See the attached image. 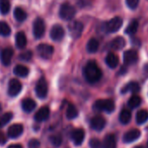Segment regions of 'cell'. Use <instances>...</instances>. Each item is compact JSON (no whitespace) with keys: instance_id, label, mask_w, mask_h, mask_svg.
Segmentation results:
<instances>
[{"instance_id":"cell-43","label":"cell","mask_w":148,"mask_h":148,"mask_svg":"<svg viewBox=\"0 0 148 148\" xmlns=\"http://www.w3.org/2000/svg\"><path fill=\"white\" fill-rule=\"evenodd\" d=\"M134 148H144L143 146H141V145H138V146H135Z\"/></svg>"},{"instance_id":"cell-44","label":"cell","mask_w":148,"mask_h":148,"mask_svg":"<svg viewBox=\"0 0 148 148\" xmlns=\"http://www.w3.org/2000/svg\"><path fill=\"white\" fill-rule=\"evenodd\" d=\"M2 110V106H1V104H0V111Z\"/></svg>"},{"instance_id":"cell-19","label":"cell","mask_w":148,"mask_h":148,"mask_svg":"<svg viewBox=\"0 0 148 148\" xmlns=\"http://www.w3.org/2000/svg\"><path fill=\"white\" fill-rule=\"evenodd\" d=\"M13 72L18 77L25 78L29 74V68L26 67L25 65H23V64H18L14 67Z\"/></svg>"},{"instance_id":"cell-13","label":"cell","mask_w":148,"mask_h":148,"mask_svg":"<svg viewBox=\"0 0 148 148\" xmlns=\"http://www.w3.org/2000/svg\"><path fill=\"white\" fill-rule=\"evenodd\" d=\"M24 132V126L21 124H14L11 125L7 131L8 137L11 138H18Z\"/></svg>"},{"instance_id":"cell-38","label":"cell","mask_w":148,"mask_h":148,"mask_svg":"<svg viewBox=\"0 0 148 148\" xmlns=\"http://www.w3.org/2000/svg\"><path fill=\"white\" fill-rule=\"evenodd\" d=\"M138 3H139V0H125L126 5L132 10L136 9L137 6L138 5Z\"/></svg>"},{"instance_id":"cell-3","label":"cell","mask_w":148,"mask_h":148,"mask_svg":"<svg viewBox=\"0 0 148 148\" xmlns=\"http://www.w3.org/2000/svg\"><path fill=\"white\" fill-rule=\"evenodd\" d=\"M93 107L97 111H104L110 113L114 111L115 104L111 99H99L94 103Z\"/></svg>"},{"instance_id":"cell-42","label":"cell","mask_w":148,"mask_h":148,"mask_svg":"<svg viewBox=\"0 0 148 148\" xmlns=\"http://www.w3.org/2000/svg\"><path fill=\"white\" fill-rule=\"evenodd\" d=\"M144 71H145V73H147V74H148V64H146L144 66Z\"/></svg>"},{"instance_id":"cell-17","label":"cell","mask_w":148,"mask_h":148,"mask_svg":"<svg viewBox=\"0 0 148 148\" xmlns=\"http://www.w3.org/2000/svg\"><path fill=\"white\" fill-rule=\"evenodd\" d=\"M50 116V109L47 106L41 107L35 114L34 119L37 122H43L46 120Z\"/></svg>"},{"instance_id":"cell-21","label":"cell","mask_w":148,"mask_h":148,"mask_svg":"<svg viewBox=\"0 0 148 148\" xmlns=\"http://www.w3.org/2000/svg\"><path fill=\"white\" fill-rule=\"evenodd\" d=\"M140 87L139 85L137 82H130L127 85H125L122 89H121V92L122 93H125V92H138L139 91Z\"/></svg>"},{"instance_id":"cell-28","label":"cell","mask_w":148,"mask_h":148,"mask_svg":"<svg viewBox=\"0 0 148 148\" xmlns=\"http://www.w3.org/2000/svg\"><path fill=\"white\" fill-rule=\"evenodd\" d=\"M132 119V114L130 112V111L124 109L121 111L120 114H119V121L120 123H122L123 125H126L130 122Z\"/></svg>"},{"instance_id":"cell-39","label":"cell","mask_w":148,"mask_h":148,"mask_svg":"<svg viewBox=\"0 0 148 148\" xmlns=\"http://www.w3.org/2000/svg\"><path fill=\"white\" fill-rule=\"evenodd\" d=\"M29 147L30 148H37L40 145V142L38 140V139H35V138H32L29 141V144H28Z\"/></svg>"},{"instance_id":"cell-24","label":"cell","mask_w":148,"mask_h":148,"mask_svg":"<svg viewBox=\"0 0 148 148\" xmlns=\"http://www.w3.org/2000/svg\"><path fill=\"white\" fill-rule=\"evenodd\" d=\"M106 63L110 68H115L119 64V58L114 53H108L106 58Z\"/></svg>"},{"instance_id":"cell-4","label":"cell","mask_w":148,"mask_h":148,"mask_svg":"<svg viewBox=\"0 0 148 148\" xmlns=\"http://www.w3.org/2000/svg\"><path fill=\"white\" fill-rule=\"evenodd\" d=\"M45 32V25L41 18L35 19L33 23V35L36 38H41Z\"/></svg>"},{"instance_id":"cell-34","label":"cell","mask_w":148,"mask_h":148,"mask_svg":"<svg viewBox=\"0 0 148 148\" xmlns=\"http://www.w3.org/2000/svg\"><path fill=\"white\" fill-rule=\"evenodd\" d=\"M140 104H141V99H140L138 96H137V95L132 96V97L130 98L129 101H128V106H129V107H131V108H132V109L138 107Z\"/></svg>"},{"instance_id":"cell-18","label":"cell","mask_w":148,"mask_h":148,"mask_svg":"<svg viewBox=\"0 0 148 148\" xmlns=\"http://www.w3.org/2000/svg\"><path fill=\"white\" fill-rule=\"evenodd\" d=\"M16 46L18 49H24L27 45V38L24 32H18L15 37Z\"/></svg>"},{"instance_id":"cell-22","label":"cell","mask_w":148,"mask_h":148,"mask_svg":"<svg viewBox=\"0 0 148 148\" xmlns=\"http://www.w3.org/2000/svg\"><path fill=\"white\" fill-rule=\"evenodd\" d=\"M117 142L113 134H107L104 139V148H116Z\"/></svg>"},{"instance_id":"cell-7","label":"cell","mask_w":148,"mask_h":148,"mask_svg":"<svg viewBox=\"0 0 148 148\" xmlns=\"http://www.w3.org/2000/svg\"><path fill=\"white\" fill-rule=\"evenodd\" d=\"M37 51H38V55L42 58L48 59V58H50L52 56L53 51H54V49L50 45H47V44H40L37 47Z\"/></svg>"},{"instance_id":"cell-30","label":"cell","mask_w":148,"mask_h":148,"mask_svg":"<svg viewBox=\"0 0 148 148\" xmlns=\"http://www.w3.org/2000/svg\"><path fill=\"white\" fill-rule=\"evenodd\" d=\"M12 31L9 25L5 21H0V36L7 37L11 34Z\"/></svg>"},{"instance_id":"cell-15","label":"cell","mask_w":148,"mask_h":148,"mask_svg":"<svg viewBox=\"0 0 148 148\" xmlns=\"http://www.w3.org/2000/svg\"><path fill=\"white\" fill-rule=\"evenodd\" d=\"M106 124V119L102 116H95L91 120V127L95 131H102Z\"/></svg>"},{"instance_id":"cell-5","label":"cell","mask_w":148,"mask_h":148,"mask_svg":"<svg viewBox=\"0 0 148 148\" xmlns=\"http://www.w3.org/2000/svg\"><path fill=\"white\" fill-rule=\"evenodd\" d=\"M84 25L79 21H73L69 25V32L73 38H79L83 32Z\"/></svg>"},{"instance_id":"cell-31","label":"cell","mask_w":148,"mask_h":148,"mask_svg":"<svg viewBox=\"0 0 148 148\" xmlns=\"http://www.w3.org/2000/svg\"><path fill=\"white\" fill-rule=\"evenodd\" d=\"M138 23L137 20H132L129 25L128 26L126 27L125 32L128 35H132L134 33H136V32L138 31Z\"/></svg>"},{"instance_id":"cell-6","label":"cell","mask_w":148,"mask_h":148,"mask_svg":"<svg viewBox=\"0 0 148 148\" xmlns=\"http://www.w3.org/2000/svg\"><path fill=\"white\" fill-rule=\"evenodd\" d=\"M35 92L37 96L39 99H45L47 96L48 93V86H47V82L44 78H41L35 87Z\"/></svg>"},{"instance_id":"cell-12","label":"cell","mask_w":148,"mask_h":148,"mask_svg":"<svg viewBox=\"0 0 148 148\" xmlns=\"http://www.w3.org/2000/svg\"><path fill=\"white\" fill-rule=\"evenodd\" d=\"M13 54H14V51L10 47L5 48L4 50H2L1 53H0V60H1L2 64L5 66H8L12 62Z\"/></svg>"},{"instance_id":"cell-8","label":"cell","mask_w":148,"mask_h":148,"mask_svg":"<svg viewBox=\"0 0 148 148\" xmlns=\"http://www.w3.org/2000/svg\"><path fill=\"white\" fill-rule=\"evenodd\" d=\"M123 20L119 17H115L106 24V30L108 32H116L122 26Z\"/></svg>"},{"instance_id":"cell-2","label":"cell","mask_w":148,"mask_h":148,"mask_svg":"<svg viewBox=\"0 0 148 148\" xmlns=\"http://www.w3.org/2000/svg\"><path fill=\"white\" fill-rule=\"evenodd\" d=\"M76 14V10L69 3H64L59 8V17L64 20H71Z\"/></svg>"},{"instance_id":"cell-45","label":"cell","mask_w":148,"mask_h":148,"mask_svg":"<svg viewBox=\"0 0 148 148\" xmlns=\"http://www.w3.org/2000/svg\"><path fill=\"white\" fill-rule=\"evenodd\" d=\"M147 145H148V143H147Z\"/></svg>"},{"instance_id":"cell-29","label":"cell","mask_w":148,"mask_h":148,"mask_svg":"<svg viewBox=\"0 0 148 148\" xmlns=\"http://www.w3.org/2000/svg\"><path fill=\"white\" fill-rule=\"evenodd\" d=\"M79 115V112L77 110V108L75 107V106H73L71 104H70L67 107V110H66V117L67 119H73L77 118Z\"/></svg>"},{"instance_id":"cell-35","label":"cell","mask_w":148,"mask_h":148,"mask_svg":"<svg viewBox=\"0 0 148 148\" xmlns=\"http://www.w3.org/2000/svg\"><path fill=\"white\" fill-rule=\"evenodd\" d=\"M62 140L63 139H62V137L60 134H55V135L51 136V138H50V141L54 147L60 146L62 144Z\"/></svg>"},{"instance_id":"cell-14","label":"cell","mask_w":148,"mask_h":148,"mask_svg":"<svg viewBox=\"0 0 148 148\" xmlns=\"http://www.w3.org/2000/svg\"><path fill=\"white\" fill-rule=\"evenodd\" d=\"M85 132L83 129H75L73 130L71 134V140L73 141V143L75 144L76 145H80L84 139H85Z\"/></svg>"},{"instance_id":"cell-33","label":"cell","mask_w":148,"mask_h":148,"mask_svg":"<svg viewBox=\"0 0 148 148\" xmlns=\"http://www.w3.org/2000/svg\"><path fill=\"white\" fill-rule=\"evenodd\" d=\"M13 117L12 112H5L2 116H0V127L5 126L6 124H8Z\"/></svg>"},{"instance_id":"cell-32","label":"cell","mask_w":148,"mask_h":148,"mask_svg":"<svg viewBox=\"0 0 148 148\" xmlns=\"http://www.w3.org/2000/svg\"><path fill=\"white\" fill-rule=\"evenodd\" d=\"M11 9V4L9 0H0V13L6 15Z\"/></svg>"},{"instance_id":"cell-41","label":"cell","mask_w":148,"mask_h":148,"mask_svg":"<svg viewBox=\"0 0 148 148\" xmlns=\"http://www.w3.org/2000/svg\"><path fill=\"white\" fill-rule=\"evenodd\" d=\"M4 142H5V139L2 135V133H0V143H4Z\"/></svg>"},{"instance_id":"cell-37","label":"cell","mask_w":148,"mask_h":148,"mask_svg":"<svg viewBox=\"0 0 148 148\" xmlns=\"http://www.w3.org/2000/svg\"><path fill=\"white\" fill-rule=\"evenodd\" d=\"M32 58V52L31 51H24L19 55V58L23 61H29Z\"/></svg>"},{"instance_id":"cell-27","label":"cell","mask_w":148,"mask_h":148,"mask_svg":"<svg viewBox=\"0 0 148 148\" xmlns=\"http://www.w3.org/2000/svg\"><path fill=\"white\" fill-rule=\"evenodd\" d=\"M99 43L97 39L95 38H91L88 43H87V45H86V49H87V51L90 52V53H94L96 52L98 50H99Z\"/></svg>"},{"instance_id":"cell-25","label":"cell","mask_w":148,"mask_h":148,"mask_svg":"<svg viewBox=\"0 0 148 148\" xmlns=\"http://www.w3.org/2000/svg\"><path fill=\"white\" fill-rule=\"evenodd\" d=\"M14 18L18 22H24L27 18V14L22 8L17 7L14 10Z\"/></svg>"},{"instance_id":"cell-20","label":"cell","mask_w":148,"mask_h":148,"mask_svg":"<svg viewBox=\"0 0 148 148\" xmlns=\"http://www.w3.org/2000/svg\"><path fill=\"white\" fill-rule=\"evenodd\" d=\"M37 106L36 102L32 99H25L22 101V109L25 112H32Z\"/></svg>"},{"instance_id":"cell-23","label":"cell","mask_w":148,"mask_h":148,"mask_svg":"<svg viewBox=\"0 0 148 148\" xmlns=\"http://www.w3.org/2000/svg\"><path fill=\"white\" fill-rule=\"evenodd\" d=\"M125 45V40L122 37H118L111 42V47L113 50H122Z\"/></svg>"},{"instance_id":"cell-1","label":"cell","mask_w":148,"mask_h":148,"mask_svg":"<svg viewBox=\"0 0 148 148\" xmlns=\"http://www.w3.org/2000/svg\"><path fill=\"white\" fill-rule=\"evenodd\" d=\"M84 76L90 84L97 83L102 77V71L95 61H89L84 67Z\"/></svg>"},{"instance_id":"cell-40","label":"cell","mask_w":148,"mask_h":148,"mask_svg":"<svg viewBox=\"0 0 148 148\" xmlns=\"http://www.w3.org/2000/svg\"><path fill=\"white\" fill-rule=\"evenodd\" d=\"M8 148H23V146L20 144H12L8 146Z\"/></svg>"},{"instance_id":"cell-9","label":"cell","mask_w":148,"mask_h":148,"mask_svg":"<svg viewBox=\"0 0 148 148\" xmlns=\"http://www.w3.org/2000/svg\"><path fill=\"white\" fill-rule=\"evenodd\" d=\"M21 90H22V85L18 79H12L10 80L8 86V94L11 97H16L17 95L19 94Z\"/></svg>"},{"instance_id":"cell-11","label":"cell","mask_w":148,"mask_h":148,"mask_svg":"<svg viewBox=\"0 0 148 148\" xmlns=\"http://www.w3.org/2000/svg\"><path fill=\"white\" fill-rule=\"evenodd\" d=\"M50 36L52 40L60 41L64 36V30L60 25H55L51 29Z\"/></svg>"},{"instance_id":"cell-36","label":"cell","mask_w":148,"mask_h":148,"mask_svg":"<svg viewBox=\"0 0 148 148\" xmlns=\"http://www.w3.org/2000/svg\"><path fill=\"white\" fill-rule=\"evenodd\" d=\"M89 145L91 148H103V145L98 138H92L89 141Z\"/></svg>"},{"instance_id":"cell-26","label":"cell","mask_w":148,"mask_h":148,"mask_svg":"<svg viewBox=\"0 0 148 148\" xmlns=\"http://www.w3.org/2000/svg\"><path fill=\"white\" fill-rule=\"evenodd\" d=\"M148 120V111L146 110H140L137 112L136 115V121L138 125H142Z\"/></svg>"},{"instance_id":"cell-16","label":"cell","mask_w":148,"mask_h":148,"mask_svg":"<svg viewBox=\"0 0 148 148\" xmlns=\"http://www.w3.org/2000/svg\"><path fill=\"white\" fill-rule=\"evenodd\" d=\"M141 135V132L138 129H132L130 131H128L127 132L125 133L124 137H123V141L125 143H132L135 140H137Z\"/></svg>"},{"instance_id":"cell-10","label":"cell","mask_w":148,"mask_h":148,"mask_svg":"<svg viewBox=\"0 0 148 148\" xmlns=\"http://www.w3.org/2000/svg\"><path fill=\"white\" fill-rule=\"evenodd\" d=\"M124 63L125 64H134L138 60V54L135 50H128L124 52Z\"/></svg>"}]
</instances>
